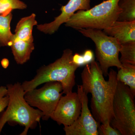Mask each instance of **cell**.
<instances>
[{
	"label": "cell",
	"instance_id": "15",
	"mask_svg": "<svg viewBox=\"0 0 135 135\" xmlns=\"http://www.w3.org/2000/svg\"><path fill=\"white\" fill-rule=\"evenodd\" d=\"M12 12L6 16L0 15V47H10L14 38L11 30Z\"/></svg>",
	"mask_w": 135,
	"mask_h": 135
},
{
	"label": "cell",
	"instance_id": "6",
	"mask_svg": "<svg viewBox=\"0 0 135 135\" xmlns=\"http://www.w3.org/2000/svg\"><path fill=\"white\" fill-rule=\"evenodd\" d=\"M76 30L91 39L95 44L97 59L104 76L108 75L110 67L115 66L118 69L122 67L119 57L121 44L117 39L99 29L80 28Z\"/></svg>",
	"mask_w": 135,
	"mask_h": 135
},
{
	"label": "cell",
	"instance_id": "2",
	"mask_svg": "<svg viewBox=\"0 0 135 135\" xmlns=\"http://www.w3.org/2000/svg\"><path fill=\"white\" fill-rule=\"evenodd\" d=\"M9 97L6 110L0 117V135L6 123L18 124L25 127L20 135H27L29 129H34L40 123L43 114L38 109H34L25 99V92L19 82L7 84Z\"/></svg>",
	"mask_w": 135,
	"mask_h": 135
},
{
	"label": "cell",
	"instance_id": "17",
	"mask_svg": "<svg viewBox=\"0 0 135 135\" xmlns=\"http://www.w3.org/2000/svg\"><path fill=\"white\" fill-rule=\"evenodd\" d=\"M120 53V61L122 64H129L135 65V41L121 44Z\"/></svg>",
	"mask_w": 135,
	"mask_h": 135
},
{
	"label": "cell",
	"instance_id": "11",
	"mask_svg": "<svg viewBox=\"0 0 135 135\" xmlns=\"http://www.w3.org/2000/svg\"><path fill=\"white\" fill-rule=\"evenodd\" d=\"M103 32L115 38L121 44L135 41V21H116L109 28L104 29Z\"/></svg>",
	"mask_w": 135,
	"mask_h": 135
},
{
	"label": "cell",
	"instance_id": "3",
	"mask_svg": "<svg viewBox=\"0 0 135 135\" xmlns=\"http://www.w3.org/2000/svg\"><path fill=\"white\" fill-rule=\"evenodd\" d=\"M73 55L71 50L66 49L60 58L53 63L40 67L36 71L33 79L22 83L25 92L50 81L60 83L65 95L72 92L75 84V72L79 67L73 62Z\"/></svg>",
	"mask_w": 135,
	"mask_h": 135
},
{
	"label": "cell",
	"instance_id": "13",
	"mask_svg": "<svg viewBox=\"0 0 135 135\" xmlns=\"http://www.w3.org/2000/svg\"><path fill=\"white\" fill-rule=\"evenodd\" d=\"M36 17V15L32 13L20 20L16 26L14 37L23 40L34 41L33 29L34 26L38 25Z\"/></svg>",
	"mask_w": 135,
	"mask_h": 135
},
{
	"label": "cell",
	"instance_id": "5",
	"mask_svg": "<svg viewBox=\"0 0 135 135\" xmlns=\"http://www.w3.org/2000/svg\"><path fill=\"white\" fill-rule=\"evenodd\" d=\"M134 96L129 88L118 81L113 101L114 116L110 125L122 135L135 134Z\"/></svg>",
	"mask_w": 135,
	"mask_h": 135
},
{
	"label": "cell",
	"instance_id": "1",
	"mask_svg": "<svg viewBox=\"0 0 135 135\" xmlns=\"http://www.w3.org/2000/svg\"><path fill=\"white\" fill-rule=\"evenodd\" d=\"M86 65L81 74L83 89L92 95L91 108L94 119L99 124L110 123L113 119V101L118 84L117 73L111 69L105 80L99 64L95 60Z\"/></svg>",
	"mask_w": 135,
	"mask_h": 135
},
{
	"label": "cell",
	"instance_id": "12",
	"mask_svg": "<svg viewBox=\"0 0 135 135\" xmlns=\"http://www.w3.org/2000/svg\"><path fill=\"white\" fill-rule=\"evenodd\" d=\"M15 61L17 64L23 65L29 61L35 49L34 41L16 38L14 36L10 46Z\"/></svg>",
	"mask_w": 135,
	"mask_h": 135
},
{
	"label": "cell",
	"instance_id": "7",
	"mask_svg": "<svg viewBox=\"0 0 135 135\" xmlns=\"http://www.w3.org/2000/svg\"><path fill=\"white\" fill-rule=\"evenodd\" d=\"M63 94L62 86L60 83L50 81L45 83L40 88H36L25 92L24 98L31 106L41 111L43 114L42 120H48Z\"/></svg>",
	"mask_w": 135,
	"mask_h": 135
},
{
	"label": "cell",
	"instance_id": "9",
	"mask_svg": "<svg viewBox=\"0 0 135 135\" xmlns=\"http://www.w3.org/2000/svg\"><path fill=\"white\" fill-rule=\"evenodd\" d=\"M81 109L78 93L70 92L61 97L50 118L59 125L70 126L79 118Z\"/></svg>",
	"mask_w": 135,
	"mask_h": 135
},
{
	"label": "cell",
	"instance_id": "4",
	"mask_svg": "<svg viewBox=\"0 0 135 135\" xmlns=\"http://www.w3.org/2000/svg\"><path fill=\"white\" fill-rule=\"evenodd\" d=\"M119 0H106L88 10H79L66 22L65 26L75 29L103 30L117 21L122 12Z\"/></svg>",
	"mask_w": 135,
	"mask_h": 135
},
{
	"label": "cell",
	"instance_id": "10",
	"mask_svg": "<svg viewBox=\"0 0 135 135\" xmlns=\"http://www.w3.org/2000/svg\"><path fill=\"white\" fill-rule=\"evenodd\" d=\"M90 0H70L66 5L61 7V13L56 17L53 21L43 24L37 25L36 28L46 34H53L75 12L79 10L86 11L90 9Z\"/></svg>",
	"mask_w": 135,
	"mask_h": 135
},
{
	"label": "cell",
	"instance_id": "22",
	"mask_svg": "<svg viewBox=\"0 0 135 135\" xmlns=\"http://www.w3.org/2000/svg\"><path fill=\"white\" fill-rule=\"evenodd\" d=\"M83 56L86 65L88 64L94 60V53L91 50L88 49L85 51Z\"/></svg>",
	"mask_w": 135,
	"mask_h": 135
},
{
	"label": "cell",
	"instance_id": "14",
	"mask_svg": "<svg viewBox=\"0 0 135 135\" xmlns=\"http://www.w3.org/2000/svg\"><path fill=\"white\" fill-rule=\"evenodd\" d=\"M118 81L129 87L132 94L135 96V65L129 64H122L116 74Z\"/></svg>",
	"mask_w": 135,
	"mask_h": 135
},
{
	"label": "cell",
	"instance_id": "23",
	"mask_svg": "<svg viewBox=\"0 0 135 135\" xmlns=\"http://www.w3.org/2000/svg\"><path fill=\"white\" fill-rule=\"evenodd\" d=\"M1 63L2 67L4 68H7L9 65V61L8 59L6 58L3 59L2 60Z\"/></svg>",
	"mask_w": 135,
	"mask_h": 135
},
{
	"label": "cell",
	"instance_id": "21",
	"mask_svg": "<svg viewBox=\"0 0 135 135\" xmlns=\"http://www.w3.org/2000/svg\"><path fill=\"white\" fill-rule=\"evenodd\" d=\"M73 62L79 67L86 65L83 55L76 53L73 55L72 57Z\"/></svg>",
	"mask_w": 135,
	"mask_h": 135
},
{
	"label": "cell",
	"instance_id": "16",
	"mask_svg": "<svg viewBox=\"0 0 135 135\" xmlns=\"http://www.w3.org/2000/svg\"><path fill=\"white\" fill-rule=\"evenodd\" d=\"M118 5L122 12L117 21H135V0H119Z\"/></svg>",
	"mask_w": 135,
	"mask_h": 135
},
{
	"label": "cell",
	"instance_id": "8",
	"mask_svg": "<svg viewBox=\"0 0 135 135\" xmlns=\"http://www.w3.org/2000/svg\"><path fill=\"white\" fill-rule=\"evenodd\" d=\"M81 102V109L78 119L71 125L64 126L66 135H98L100 124L94 119L88 107V94L81 85L77 86V92Z\"/></svg>",
	"mask_w": 135,
	"mask_h": 135
},
{
	"label": "cell",
	"instance_id": "20",
	"mask_svg": "<svg viewBox=\"0 0 135 135\" xmlns=\"http://www.w3.org/2000/svg\"><path fill=\"white\" fill-rule=\"evenodd\" d=\"M9 97L6 86H0V113L7 108L8 104Z\"/></svg>",
	"mask_w": 135,
	"mask_h": 135
},
{
	"label": "cell",
	"instance_id": "18",
	"mask_svg": "<svg viewBox=\"0 0 135 135\" xmlns=\"http://www.w3.org/2000/svg\"><path fill=\"white\" fill-rule=\"evenodd\" d=\"M27 5L20 0H0V15L6 16L13 10L26 9Z\"/></svg>",
	"mask_w": 135,
	"mask_h": 135
},
{
	"label": "cell",
	"instance_id": "19",
	"mask_svg": "<svg viewBox=\"0 0 135 135\" xmlns=\"http://www.w3.org/2000/svg\"><path fill=\"white\" fill-rule=\"evenodd\" d=\"M98 135H121L120 132L112 127L110 123H101L98 128Z\"/></svg>",
	"mask_w": 135,
	"mask_h": 135
}]
</instances>
